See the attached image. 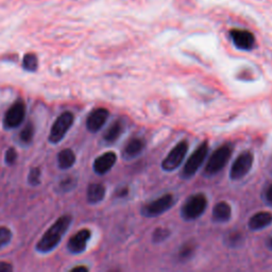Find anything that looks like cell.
I'll return each instance as SVG.
<instances>
[{
	"label": "cell",
	"instance_id": "obj_27",
	"mask_svg": "<svg viewBox=\"0 0 272 272\" xmlns=\"http://www.w3.org/2000/svg\"><path fill=\"white\" fill-rule=\"evenodd\" d=\"M241 241V236L237 233H233L229 237V245L230 246H237L238 242Z\"/></svg>",
	"mask_w": 272,
	"mask_h": 272
},
{
	"label": "cell",
	"instance_id": "obj_3",
	"mask_svg": "<svg viewBox=\"0 0 272 272\" xmlns=\"http://www.w3.org/2000/svg\"><path fill=\"white\" fill-rule=\"evenodd\" d=\"M207 207V199L203 194L190 196L182 207V217L185 220H195L202 216Z\"/></svg>",
	"mask_w": 272,
	"mask_h": 272
},
{
	"label": "cell",
	"instance_id": "obj_28",
	"mask_svg": "<svg viewBox=\"0 0 272 272\" xmlns=\"http://www.w3.org/2000/svg\"><path fill=\"white\" fill-rule=\"evenodd\" d=\"M12 265L5 262H0V272H12Z\"/></svg>",
	"mask_w": 272,
	"mask_h": 272
},
{
	"label": "cell",
	"instance_id": "obj_29",
	"mask_svg": "<svg viewBox=\"0 0 272 272\" xmlns=\"http://www.w3.org/2000/svg\"><path fill=\"white\" fill-rule=\"evenodd\" d=\"M265 199L267 203L272 205V184L268 187L267 192H266V194H265Z\"/></svg>",
	"mask_w": 272,
	"mask_h": 272
},
{
	"label": "cell",
	"instance_id": "obj_8",
	"mask_svg": "<svg viewBox=\"0 0 272 272\" xmlns=\"http://www.w3.org/2000/svg\"><path fill=\"white\" fill-rule=\"evenodd\" d=\"M26 117V106L22 100L15 101L7 111L3 118L5 129H15L22 124Z\"/></svg>",
	"mask_w": 272,
	"mask_h": 272
},
{
	"label": "cell",
	"instance_id": "obj_5",
	"mask_svg": "<svg viewBox=\"0 0 272 272\" xmlns=\"http://www.w3.org/2000/svg\"><path fill=\"white\" fill-rule=\"evenodd\" d=\"M73 121H74V116L73 113L71 112L62 113L51 127V130L49 133V142L51 144L60 143L63 138H64L69 129L72 128V126L73 125Z\"/></svg>",
	"mask_w": 272,
	"mask_h": 272
},
{
	"label": "cell",
	"instance_id": "obj_17",
	"mask_svg": "<svg viewBox=\"0 0 272 272\" xmlns=\"http://www.w3.org/2000/svg\"><path fill=\"white\" fill-rule=\"evenodd\" d=\"M106 197V187L100 183H91L89 185L88 192H86V198L91 204H97L104 199Z\"/></svg>",
	"mask_w": 272,
	"mask_h": 272
},
{
	"label": "cell",
	"instance_id": "obj_9",
	"mask_svg": "<svg viewBox=\"0 0 272 272\" xmlns=\"http://www.w3.org/2000/svg\"><path fill=\"white\" fill-rule=\"evenodd\" d=\"M253 161L254 156L253 153L250 151H246L237 156L232 167H231L230 178L232 180H239V179L246 177L252 168Z\"/></svg>",
	"mask_w": 272,
	"mask_h": 272
},
{
	"label": "cell",
	"instance_id": "obj_23",
	"mask_svg": "<svg viewBox=\"0 0 272 272\" xmlns=\"http://www.w3.org/2000/svg\"><path fill=\"white\" fill-rule=\"evenodd\" d=\"M12 239V232L5 227H0V249L9 245Z\"/></svg>",
	"mask_w": 272,
	"mask_h": 272
},
{
	"label": "cell",
	"instance_id": "obj_13",
	"mask_svg": "<svg viewBox=\"0 0 272 272\" xmlns=\"http://www.w3.org/2000/svg\"><path fill=\"white\" fill-rule=\"evenodd\" d=\"M117 161V155L116 153H114L112 151L103 153L102 155L98 156L95 160L94 165H92V168L97 175H106L109 170H111L114 165L116 164Z\"/></svg>",
	"mask_w": 272,
	"mask_h": 272
},
{
	"label": "cell",
	"instance_id": "obj_12",
	"mask_svg": "<svg viewBox=\"0 0 272 272\" xmlns=\"http://www.w3.org/2000/svg\"><path fill=\"white\" fill-rule=\"evenodd\" d=\"M109 116V112L107 109L99 108L92 111L88 119H86V128L90 132L96 133L99 130H101L102 127L106 125L107 120Z\"/></svg>",
	"mask_w": 272,
	"mask_h": 272
},
{
	"label": "cell",
	"instance_id": "obj_20",
	"mask_svg": "<svg viewBox=\"0 0 272 272\" xmlns=\"http://www.w3.org/2000/svg\"><path fill=\"white\" fill-rule=\"evenodd\" d=\"M22 67H24V69L27 72H30V73L36 72L38 67L37 56L34 54H25L24 60H22Z\"/></svg>",
	"mask_w": 272,
	"mask_h": 272
},
{
	"label": "cell",
	"instance_id": "obj_15",
	"mask_svg": "<svg viewBox=\"0 0 272 272\" xmlns=\"http://www.w3.org/2000/svg\"><path fill=\"white\" fill-rule=\"evenodd\" d=\"M213 220L215 222L223 223L228 222L231 217H232V208H231L230 204L225 201H220L214 206L213 213H212Z\"/></svg>",
	"mask_w": 272,
	"mask_h": 272
},
{
	"label": "cell",
	"instance_id": "obj_11",
	"mask_svg": "<svg viewBox=\"0 0 272 272\" xmlns=\"http://www.w3.org/2000/svg\"><path fill=\"white\" fill-rule=\"evenodd\" d=\"M91 231L88 229H82L80 230L78 233L73 235L69 239L67 248L71 253L73 254H80L86 250V246L88 242L91 239Z\"/></svg>",
	"mask_w": 272,
	"mask_h": 272
},
{
	"label": "cell",
	"instance_id": "obj_22",
	"mask_svg": "<svg viewBox=\"0 0 272 272\" xmlns=\"http://www.w3.org/2000/svg\"><path fill=\"white\" fill-rule=\"evenodd\" d=\"M170 235V231L165 228H158L152 234V240L154 242H162L168 238Z\"/></svg>",
	"mask_w": 272,
	"mask_h": 272
},
{
	"label": "cell",
	"instance_id": "obj_31",
	"mask_svg": "<svg viewBox=\"0 0 272 272\" xmlns=\"http://www.w3.org/2000/svg\"><path fill=\"white\" fill-rule=\"evenodd\" d=\"M269 245H270V248H271V249H272V239H271V240H270V244H269Z\"/></svg>",
	"mask_w": 272,
	"mask_h": 272
},
{
	"label": "cell",
	"instance_id": "obj_26",
	"mask_svg": "<svg viewBox=\"0 0 272 272\" xmlns=\"http://www.w3.org/2000/svg\"><path fill=\"white\" fill-rule=\"evenodd\" d=\"M5 163L8 165H13L16 160H17V152L14 148H10L7 150V152H5Z\"/></svg>",
	"mask_w": 272,
	"mask_h": 272
},
{
	"label": "cell",
	"instance_id": "obj_10",
	"mask_svg": "<svg viewBox=\"0 0 272 272\" xmlns=\"http://www.w3.org/2000/svg\"><path fill=\"white\" fill-rule=\"evenodd\" d=\"M230 36L237 49L250 51L255 47V36L252 32L245 29H232L230 31Z\"/></svg>",
	"mask_w": 272,
	"mask_h": 272
},
{
	"label": "cell",
	"instance_id": "obj_21",
	"mask_svg": "<svg viewBox=\"0 0 272 272\" xmlns=\"http://www.w3.org/2000/svg\"><path fill=\"white\" fill-rule=\"evenodd\" d=\"M33 136H34V127L32 125V123H29L25 126V128L21 130L20 134H19V138H20V142L25 145L30 144L33 140Z\"/></svg>",
	"mask_w": 272,
	"mask_h": 272
},
{
	"label": "cell",
	"instance_id": "obj_24",
	"mask_svg": "<svg viewBox=\"0 0 272 272\" xmlns=\"http://www.w3.org/2000/svg\"><path fill=\"white\" fill-rule=\"evenodd\" d=\"M195 250V245L193 242H187L182 246V248L180 249V252H179V256H180L181 259H188L192 257L193 253Z\"/></svg>",
	"mask_w": 272,
	"mask_h": 272
},
{
	"label": "cell",
	"instance_id": "obj_30",
	"mask_svg": "<svg viewBox=\"0 0 272 272\" xmlns=\"http://www.w3.org/2000/svg\"><path fill=\"white\" fill-rule=\"evenodd\" d=\"M73 272H80V271H82V272H86V271H89V269L85 267V266H78V267H74L72 269Z\"/></svg>",
	"mask_w": 272,
	"mask_h": 272
},
{
	"label": "cell",
	"instance_id": "obj_19",
	"mask_svg": "<svg viewBox=\"0 0 272 272\" xmlns=\"http://www.w3.org/2000/svg\"><path fill=\"white\" fill-rule=\"evenodd\" d=\"M123 130H124V126L121 124V121L120 120L115 121V123L112 124V126L107 130V132L104 133V136H103L104 141L109 144L116 142L120 137L121 133H123Z\"/></svg>",
	"mask_w": 272,
	"mask_h": 272
},
{
	"label": "cell",
	"instance_id": "obj_6",
	"mask_svg": "<svg viewBox=\"0 0 272 272\" xmlns=\"http://www.w3.org/2000/svg\"><path fill=\"white\" fill-rule=\"evenodd\" d=\"M173 202H175V199H173L172 195L170 194L163 195L162 197H160L159 199H155L151 202H149V203L145 204L142 207L141 212L145 217H149V218L158 217L161 216L162 214H164L165 212L170 210L171 206L173 205Z\"/></svg>",
	"mask_w": 272,
	"mask_h": 272
},
{
	"label": "cell",
	"instance_id": "obj_2",
	"mask_svg": "<svg viewBox=\"0 0 272 272\" xmlns=\"http://www.w3.org/2000/svg\"><path fill=\"white\" fill-rule=\"evenodd\" d=\"M232 146L228 144H224L221 147H219L217 150H215L214 153L210 156V159H208V162L205 166V175L214 176L216 175V173L220 172L230 161L231 155H232Z\"/></svg>",
	"mask_w": 272,
	"mask_h": 272
},
{
	"label": "cell",
	"instance_id": "obj_7",
	"mask_svg": "<svg viewBox=\"0 0 272 272\" xmlns=\"http://www.w3.org/2000/svg\"><path fill=\"white\" fill-rule=\"evenodd\" d=\"M188 151V143L182 141L173 148L162 162V168L165 171H173L181 166L183 160Z\"/></svg>",
	"mask_w": 272,
	"mask_h": 272
},
{
	"label": "cell",
	"instance_id": "obj_18",
	"mask_svg": "<svg viewBox=\"0 0 272 272\" xmlns=\"http://www.w3.org/2000/svg\"><path fill=\"white\" fill-rule=\"evenodd\" d=\"M76 163V154L72 149H63L57 154V165L62 170L72 168Z\"/></svg>",
	"mask_w": 272,
	"mask_h": 272
},
{
	"label": "cell",
	"instance_id": "obj_4",
	"mask_svg": "<svg viewBox=\"0 0 272 272\" xmlns=\"http://www.w3.org/2000/svg\"><path fill=\"white\" fill-rule=\"evenodd\" d=\"M208 152V145L206 142L202 143L200 146L197 148L192 156L185 163L181 177L184 179H189L196 175V172L199 170L200 166L203 164Z\"/></svg>",
	"mask_w": 272,
	"mask_h": 272
},
{
	"label": "cell",
	"instance_id": "obj_25",
	"mask_svg": "<svg viewBox=\"0 0 272 272\" xmlns=\"http://www.w3.org/2000/svg\"><path fill=\"white\" fill-rule=\"evenodd\" d=\"M28 181L32 186H36L40 183V170L38 168H32L30 173H29Z\"/></svg>",
	"mask_w": 272,
	"mask_h": 272
},
{
	"label": "cell",
	"instance_id": "obj_1",
	"mask_svg": "<svg viewBox=\"0 0 272 272\" xmlns=\"http://www.w3.org/2000/svg\"><path fill=\"white\" fill-rule=\"evenodd\" d=\"M73 218L69 215H64L60 217L46 231L36 245V251L45 254L54 250L56 246L60 244L63 236L67 232L68 228L71 227Z\"/></svg>",
	"mask_w": 272,
	"mask_h": 272
},
{
	"label": "cell",
	"instance_id": "obj_16",
	"mask_svg": "<svg viewBox=\"0 0 272 272\" xmlns=\"http://www.w3.org/2000/svg\"><path fill=\"white\" fill-rule=\"evenodd\" d=\"M145 146H146V143L142 138H133V140L127 144L126 148L124 149V158L127 160L136 158V156H138L144 151Z\"/></svg>",
	"mask_w": 272,
	"mask_h": 272
},
{
	"label": "cell",
	"instance_id": "obj_14",
	"mask_svg": "<svg viewBox=\"0 0 272 272\" xmlns=\"http://www.w3.org/2000/svg\"><path fill=\"white\" fill-rule=\"evenodd\" d=\"M272 223V214L269 212H258L250 218L248 227L252 231H259Z\"/></svg>",
	"mask_w": 272,
	"mask_h": 272
}]
</instances>
